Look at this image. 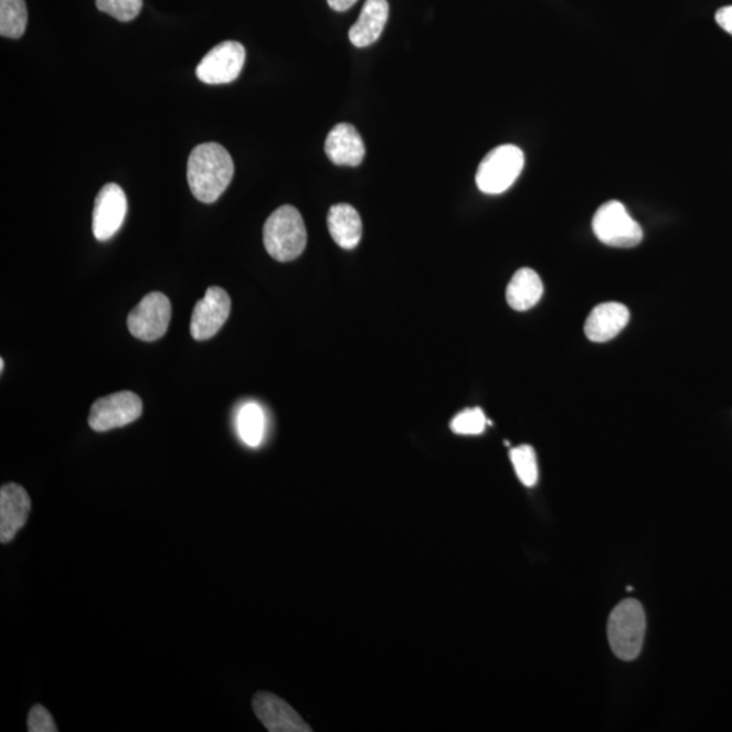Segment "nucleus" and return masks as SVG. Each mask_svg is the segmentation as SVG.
I'll list each match as a JSON object with an SVG mask.
<instances>
[{
    "mask_svg": "<svg viewBox=\"0 0 732 732\" xmlns=\"http://www.w3.org/2000/svg\"><path fill=\"white\" fill-rule=\"evenodd\" d=\"M29 732H57V725L51 712L41 704H35L28 718Z\"/></svg>",
    "mask_w": 732,
    "mask_h": 732,
    "instance_id": "nucleus-23",
    "label": "nucleus"
},
{
    "mask_svg": "<svg viewBox=\"0 0 732 732\" xmlns=\"http://www.w3.org/2000/svg\"><path fill=\"white\" fill-rule=\"evenodd\" d=\"M526 165L521 148L503 145L488 152L476 172V184L486 194H501L513 187Z\"/></svg>",
    "mask_w": 732,
    "mask_h": 732,
    "instance_id": "nucleus-4",
    "label": "nucleus"
},
{
    "mask_svg": "<svg viewBox=\"0 0 732 732\" xmlns=\"http://www.w3.org/2000/svg\"><path fill=\"white\" fill-rule=\"evenodd\" d=\"M264 244L270 257L278 262L300 257L307 246V230L295 206L283 205L270 214L264 227Z\"/></svg>",
    "mask_w": 732,
    "mask_h": 732,
    "instance_id": "nucleus-2",
    "label": "nucleus"
},
{
    "mask_svg": "<svg viewBox=\"0 0 732 732\" xmlns=\"http://www.w3.org/2000/svg\"><path fill=\"white\" fill-rule=\"evenodd\" d=\"M327 3H329L332 10L338 11V13H342V11H347L351 8V6H354L357 0H327Z\"/></svg>",
    "mask_w": 732,
    "mask_h": 732,
    "instance_id": "nucleus-25",
    "label": "nucleus"
},
{
    "mask_svg": "<svg viewBox=\"0 0 732 732\" xmlns=\"http://www.w3.org/2000/svg\"><path fill=\"white\" fill-rule=\"evenodd\" d=\"M31 497L25 488L9 484L0 490V541L10 543L28 522L31 513Z\"/></svg>",
    "mask_w": 732,
    "mask_h": 732,
    "instance_id": "nucleus-12",
    "label": "nucleus"
},
{
    "mask_svg": "<svg viewBox=\"0 0 732 732\" xmlns=\"http://www.w3.org/2000/svg\"><path fill=\"white\" fill-rule=\"evenodd\" d=\"M231 312V299L222 288L206 290L204 299L198 301L190 320V335L195 341H206L218 335L227 321Z\"/></svg>",
    "mask_w": 732,
    "mask_h": 732,
    "instance_id": "nucleus-10",
    "label": "nucleus"
},
{
    "mask_svg": "<svg viewBox=\"0 0 732 732\" xmlns=\"http://www.w3.org/2000/svg\"><path fill=\"white\" fill-rule=\"evenodd\" d=\"M128 201L117 183H107L99 190L93 211V234L95 240H112L121 229L127 216Z\"/></svg>",
    "mask_w": 732,
    "mask_h": 732,
    "instance_id": "nucleus-9",
    "label": "nucleus"
},
{
    "mask_svg": "<svg viewBox=\"0 0 732 732\" xmlns=\"http://www.w3.org/2000/svg\"><path fill=\"white\" fill-rule=\"evenodd\" d=\"M246 62V50L237 41H224L206 53L195 74L206 85H225L237 79Z\"/></svg>",
    "mask_w": 732,
    "mask_h": 732,
    "instance_id": "nucleus-8",
    "label": "nucleus"
},
{
    "mask_svg": "<svg viewBox=\"0 0 732 732\" xmlns=\"http://www.w3.org/2000/svg\"><path fill=\"white\" fill-rule=\"evenodd\" d=\"M95 3L99 11L121 22L135 20L142 8V0H95Z\"/></svg>",
    "mask_w": 732,
    "mask_h": 732,
    "instance_id": "nucleus-22",
    "label": "nucleus"
},
{
    "mask_svg": "<svg viewBox=\"0 0 732 732\" xmlns=\"http://www.w3.org/2000/svg\"><path fill=\"white\" fill-rule=\"evenodd\" d=\"M234 160L223 146L205 142L194 148L188 159V183L195 199L213 204L234 178Z\"/></svg>",
    "mask_w": 732,
    "mask_h": 732,
    "instance_id": "nucleus-1",
    "label": "nucleus"
},
{
    "mask_svg": "<svg viewBox=\"0 0 732 732\" xmlns=\"http://www.w3.org/2000/svg\"><path fill=\"white\" fill-rule=\"evenodd\" d=\"M171 320V303L169 297L152 291L130 311L128 329L130 335L145 342H155L166 335Z\"/></svg>",
    "mask_w": 732,
    "mask_h": 732,
    "instance_id": "nucleus-6",
    "label": "nucleus"
},
{
    "mask_svg": "<svg viewBox=\"0 0 732 732\" xmlns=\"http://www.w3.org/2000/svg\"><path fill=\"white\" fill-rule=\"evenodd\" d=\"M390 4L386 0H367L359 21L349 32L350 43L357 47H367L376 43L389 21Z\"/></svg>",
    "mask_w": 732,
    "mask_h": 732,
    "instance_id": "nucleus-15",
    "label": "nucleus"
},
{
    "mask_svg": "<svg viewBox=\"0 0 732 732\" xmlns=\"http://www.w3.org/2000/svg\"><path fill=\"white\" fill-rule=\"evenodd\" d=\"M593 231L600 242L611 247L630 248L643 241V230L620 201H608L593 218Z\"/></svg>",
    "mask_w": 732,
    "mask_h": 732,
    "instance_id": "nucleus-5",
    "label": "nucleus"
},
{
    "mask_svg": "<svg viewBox=\"0 0 732 732\" xmlns=\"http://www.w3.org/2000/svg\"><path fill=\"white\" fill-rule=\"evenodd\" d=\"M325 151L332 163L357 168L365 158V145L359 130L350 124H338L327 135Z\"/></svg>",
    "mask_w": 732,
    "mask_h": 732,
    "instance_id": "nucleus-13",
    "label": "nucleus"
},
{
    "mask_svg": "<svg viewBox=\"0 0 732 732\" xmlns=\"http://www.w3.org/2000/svg\"><path fill=\"white\" fill-rule=\"evenodd\" d=\"M3 369H4V361H3V360H0V371L3 372Z\"/></svg>",
    "mask_w": 732,
    "mask_h": 732,
    "instance_id": "nucleus-26",
    "label": "nucleus"
},
{
    "mask_svg": "<svg viewBox=\"0 0 732 732\" xmlns=\"http://www.w3.org/2000/svg\"><path fill=\"white\" fill-rule=\"evenodd\" d=\"M327 225L332 240L339 247L353 250L359 246L362 237V222L359 212L349 204H337L330 208Z\"/></svg>",
    "mask_w": 732,
    "mask_h": 732,
    "instance_id": "nucleus-16",
    "label": "nucleus"
},
{
    "mask_svg": "<svg viewBox=\"0 0 732 732\" xmlns=\"http://www.w3.org/2000/svg\"><path fill=\"white\" fill-rule=\"evenodd\" d=\"M629 309L620 303H604L593 309L585 323V335L592 342L612 341L626 329Z\"/></svg>",
    "mask_w": 732,
    "mask_h": 732,
    "instance_id": "nucleus-14",
    "label": "nucleus"
},
{
    "mask_svg": "<svg viewBox=\"0 0 732 732\" xmlns=\"http://www.w3.org/2000/svg\"><path fill=\"white\" fill-rule=\"evenodd\" d=\"M510 460L513 463L514 471L523 486L533 487L538 484V458H535L532 446L521 445L519 448L511 449Z\"/></svg>",
    "mask_w": 732,
    "mask_h": 732,
    "instance_id": "nucleus-20",
    "label": "nucleus"
},
{
    "mask_svg": "<svg viewBox=\"0 0 732 732\" xmlns=\"http://www.w3.org/2000/svg\"><path fill=\"white\" fill-rule=\"evenodd\" d=\"M236 426L242 442L252 448H257L265 436V414L259 404L254 402L244 404L237 414Z\"/></svg>",
    "mask_w": 732,
    "mask_h": 732,
    "instance_id": "nucleus-18",
    "label": "nucleus"
},
{
    "mask_svg": "<svg viewBox=\"0 0 732 732\" xmlns=\"http://www.w3.org/2000/svg\"><path fill=\"white\" fill-rule=\"evenodd\" d=\"M28 26L25 0H0V35L21 39Z\"/></svg>",
    "mask_w": 732,
    "mask_h": 732,
    "instance_id": "nucleus-19",
    "label": "nucleus"
},
{
    "mask_svg": "<svg viewBox=\"0 0 732 732\" xmlns=\"http://www.w3.org/2000/svg\"><path fill=\"white\" fill-rule=\"evenodd\" d=\"M142 413L141 399L135 392L123 391L100 397L88 415V425L94 432L104 433L127 426L139 420Z\"/></svg>",
    "mask_w": 732,
    "mask_h": 732,
    "instance_id": "nucleus-7",
    "label": "nucleus"
},
{
    "mask_svg": "<svg viewBox=\"0 0 732 732\" xmlns=\"http://www.w3.org/2000/svg\"><path fill=\"white\" fill-rule=\"evenodd\" d=\"M715 20L718 25L722 28L723 31L732 35V6H728V8L718 10Z\"/></svg>",
    "mask_w": 732,
    "mask_h": 732,
    "instance_id": "nucleus-24",
    "label": "nucleus"
},
{
    "mask_svg": "<svg viewBox=\"0 0 732 732\" xmlns=\"http://www.w3.org/2000/svg\"><path fill=\"white\" fill-rule=\"evenodd\" d=\"M487 424L486 415L480 409H468L455 416L450 422L452 431L463 436H478L485 432Z\"/></svg>",
    "mask_w": 732,
    "mask_h": 732,
    "instance_id": "nucleus-21",
    "label": "nucleus"
},
{
    "mask_svg": "<svg viewBox=\"0 0 732 732\" xmlns=\"http://www.w3.org/2000/svg\"><path fill=\"white\" fill-rule=\"evenodd\" d=\"M255 717L270 732H311L312 729L301 719L287 701L269 692L254 696Z\"/></svg>",
    "mask_w": 732,
    "mask_h": 732,
    "instance_id": "nucleus-11",
    "label": "nucleus"
},
{
    "mask_svg": "<svg viewBox=\"0 0 732 732\" xmlns=\"http://www.w3.org/2000/svg\"><path fill=\"white\" fill-rule=\"evenodd\" d=\"M646 627V613L639 601L624 600L609 616L608 638L613 654L627 662L638 658Z\"/></svg>",
    "mask_w": 732,
    "mask_h": 732,
    "instance_id": "nucleus-3",
    "label": "nucleus"
},
{
    "mask_svg": "<svg viewBox=\"0 0 732 732\" xmlns=\"http://www.w3.org/2000/svg\"><path fill=\"white\" fill-rule=\"evenodd\" d=\"M544 287L540 276L529 267L516 273L506 289V300L516 311H528L543 297Z\"/></svg>",
    "mask_w": 732,
    "mask_h": 732,
    "instance_id": "nucleus-17",
    "label": "nucleus"
}]
</instances>
